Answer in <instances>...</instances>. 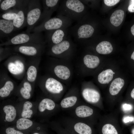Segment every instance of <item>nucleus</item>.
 <instances>
[{
    "label": "nucleus",
    "mask_w": 134,
    "mask_h": 134,
    "mask_svg": "<svg viewBox=\"0 0 134 134\" xmlns=\"http://www.w3.org/2000/svg\"><path fill=\"white\" fill-rule=\"evenodd\" d=\"M124 16V11L118 9L115 11L111 14L110 18L111 24L115 27L119 26L122 22Z\"/></svg>",
    "instance_id": "obj_30"
},
{
    "label": "nucleus",
    "mask_w": 134,
    "mask_h": 134,
    "mask_svg": "<svg viewBox=\"0 0 134 134\" xmlns=\"http://www.w3.org/2000/svg\"><path fill=\"white\" fill-rule=\"evenodd\" d=\"M33 89L32 84L24 78L17 91L21 97L25 99L28 100L31 98Z\"/></svg>",
    "instance_id": "obj_25"
},
{
    "label": "nucleus",
    "mask_w": 134,
    "mask_h": 134,
    "mask_svg": "<svg viewBox=\"0 0 134 134\" xmlns=\"http://www.w3.org/2000/svg\"><path fill=\"white\" fill-rule=\"evenodd\" d=\"M0 96L2 98L8 97L16 88L14 82L5 72L0 73Z\"/></svg>",
    "instance_id": "obj_17"
},
{
    "label": "nucleus",
    "mask_w": 134,
    "mask_h": 134,
    "mask_svg": "<svg viewBox=\"0 0 134 134\" xmlns=\"http://www.w3.org/2000/svg\"><path fill=\"white\" fill-rule=\"evenodd\" d=\"M48 74L68 85L72 79L73 69L71 61L50 57Z\"/></svg>",
    "instance_id": "obj_3"
},
{
    "label": "nucleus",
    "mask_w": 134,
    "mask_h": 134,
    "mask_svg": "<svg viewBox=\"0 0 134 134\" xmlns=\"http://www.w3.org/2000/svg\"><path fill=\"white\" fill-rule=\"evenodd\" d=\"M12 53L11 49L8 47H3L0 46V62L6 58L9 57Z\"/></svg>",
    "instance_id": "obj_35"
},
{
    "label": "nucleus",
    "mask_w": 134,
    "mask_h": 134,
    "mask_svg": "<svg viewBox=\"0 0 134 134\" xmlns=\"http://www.w3.org/2000/svg\"><path fill=\"white\" fill-rule=\"evenodd\" d=\"M126 69L124 59L108 58L93 77V82L102 89Z\"/></svg>",
    "instance_id": "obj_1"
},
{
    "label": "nucleus",
    "mask_w": 134,
    "mask_h": 134,
    "mask_svg": "<svg viewBox=\"0 0 134 134\" xmlns=\"http://www.w3.org/2000/svg\"><path fill=\"white\" fill-rule=\"evenodd\" d=\"M116 115L112 113L100 117L98 123L100 134H122Z\"/></svg>",
    "instance_id": "obj_12"
},
{
    "label": "nucleus",
    "mask_w": 134,
    "mask_h": 134,
    "mask_svg": "<svg viewBox=\"0 0 134 134\" xmlns=\"http://www.w3.org/2000/svg\"><path fill=\"white\" fill-rule=\"evenodd\" d=\"M38 81L40 87L47 97L54 100L60 99L67 89L65 84L48 74L41 76Z\"/></svg>",
    "instance_id": "obj_6"
},
{
    "label": "nucleus",
    "mask_w": 134,
    "mask_h": 134,
    "mask_svg": "<svg viewBox=\"0 0 134 134\" xmlns=\"http://www.w3.org/2000/svg\"><path fill=\"white\" fill-rule=\"evenodd\" d=\"M56 105L54 100L48 97L43 98L38 106L39 111L42 113L51 112L55 110Z\"/></svg>",
    "instance_id": "obj_26"
},
{
    "label": "nucleus",
    "mask_w": 134,
    "mask_h": 134,
    "mask_svg": "<svg viewBox=\"0 0 134 134\" xmlns=\"http://www.w3.org/2000/svg\"><path fill=\"white\" fill-rule=\"evenodd\" d=\"M131 32L132 34L134 36V24L131 27Z\"/></svg>",
    "instance_id": "obj_39"
},
{
    "label": "nucleus",
    "mask_w": 134,
    "mask_h": 134,
    "mask_svg": "<svg viewBox=\"0 0 134 134\" xmlns=\"http://www.w3.org/2000/svg\"><path fill=\"white\" fill-rule=\"evenodd\" d=\"M17 129L31 134L32 133L42 130L34 125L33 121L29 119L21 117L18 119L15 127Z\"/></svg>",
    "instance_id": "obj_24"
},
{
    "label": "nucleus",
    "mask_w": 134,
    "mask_h": 134,
    "mask_svg": "<svg viewBox=\"0 0 134 134\" xmlns=\"http://www.w3.org/2000/svg\"><path fill=\"white\" fill-rule=\"evenodd\" d=\"M67 126L72 127L78 134H93V130L89 123L78 120L66 119L63 122Z\"/></svg>",
    "instance_id": "obj_18"
},
{
    "label": "nucleus",
    "mask_w": 134,
    "mask_h": 134,
    "mask_svg": "<svg viewBox=\"0 0 134 134\" xmlns=\"http://www.w3.org/2000/svg\"><path fill=\"white\" fill-rule=\"evenodd\" d=\"M41 57H32V61L28 65L24 77L33 86L37 79Z\"/></svg>",
    "instance_id": "obj_22"
},
{
    "label": "nucleus",
    "mask_w": 134,
    "mask_h": 134,
    "mask_svg": "<svg viewBox=\"0 0 134 134\" xmlns=\"http://www.w3.org/2000/svg\"><path fill=\"white\" fill-rule=\"evenodd\" d=\"M133 121H134V118L133 119Z\"/></svg>",
    "instance_id": "obj_40"
},
{
    "label": "nucleus",
    "mask_w": 134,
    "mask_h": 134,
    "mask_svg": "<svg viewBox=\"0 0 134 134\" xmlns=\"http://www.w3.org/2000/svg\"><path fill=\"white\" fill-rule=\"evenodd\" d=\"M4 65L9 72L18 79L25 76L28 66L24 58L18 54L12 55L8 58Z\"/></svg>",
    "instance_id": "obj_10"
},
{
    "label": "nucleus",
    "mask_w": 134,
    "mask_h": 134,
    "mask_svg": "<svg viewBox=\"0 0 134 134\" xmlns=\"http://www.w3.org/2000/svg\"><path fill=\"white\" fill-rule=\"evenodd\" d=\"M69 34L68 28L46 31L45 38L46 46L61 42L67 38Z\"/></svg>",
    "instance_id": "obj_16"
},
{
    "label": "nucleus",
    "mask_w": 134,
    "mask_h": 134,
    "mask_svg": "<svg viewBox=\"0 0 134 134\" xmlns=\"http://www.w3.org/2000/svg\"><path fill=\"white\" fill-rule=\"evenodd\" d=\"M131 75L126 69L118 75L108 85L105 93L106 101L113 106L122 99V94L127 87Z\"/></svg>",
    "instance_id": "obj_2"
},
{
    "label": "nucleus",
    "mask_w": 134,
    "mask_h": 134,
    "mask_svg": "<svg viewBox=\"0 0 134 134\" xmlns=\"http://www.w3.org/2000/svg\"><path fill=\"white\" fill-rule=\"evenodd\" d=\"M18 8L10 9L0 14V18L5 20L13 21L17 15Z\"/></svg>",
    "instance_id": "obj_32"
},
{
    "label": "nucleus",
    "mask_w": 134,
    "mask_h": 134,
    "mask_svg": "<svg viewBox=\"0 0 134 134\" xmlns=\"http://www.w3.org/2000/svg\"><path fill=\"white\" fill-rule=\"evenodd\" d=\"M46 47V44L30 43L17 45L13 50L24 55L32 58L41 57Z\"/></svg>",
    "instance_id": "obj_14"
},
{
    "label": "nucleus",
    "mask_w": 134,
    "mask_h": 134,
    "mask_svg": "<svg viewBox=\"0 0 134 134\" xmlns=\"http://www.w3.org/2000/svg\"><path fill=\"white\" fill-rule=\"evenodd\" d=\"M80 94L86 102L100 110L104 109L100 91L93 81H84L82 83Z\"/></svg>",
    "instance_id": "obj_8"
},
{
    "label": "nucleus",
    "mask_w": 134,
    "mask_h": 134,
    "mask_svg": "<svg viewBox=\"0 0 134 134\" xmlns=\"http://www.w3.org/2000/svg\"><path fill=\"white\" fill-rule=\"evenodd\" d=\"M33 106L32 103L30 101H27L23 103L21 113V117L29 119L31 118L33 112L32 108Z\"/></svg>",
    "instance_id": "obj_31"
},
{
    "label": "nucleus",
    "mask_w": 134,
    "mask_h": 134,
    "mask_svg": "<svg viewBox=\"0 0 134 134\" xmlns=\"http://www.w3.org/2000/svg\"><path fill=\"white\" fill-rule=\"evenodd\" d=\"M30 43L46 44L45 37L41 32L32 33L26 32L15 35L7 41L1 43L0 46Z\"/></svg>",
    "instance_id": "obj_9"
},
{
    "label": "nucleus",
    "mask_w": 134,
    "mask_h": 134,
    "mask_svg": "<svg viewBox=\"0 0 134 134\" xmlns=\"http://www.w3.org/2000/svg\"><path fill=\"white\" fill-rule=\"evenodd\" d=\"M42 13L40 0H29L26 15L27 33L31 32L37 22L40 20Z\"/></svg>",
    "instance_id": "obj_13"
},
{
    "label": "nucleus",
    "mask_w": 134,
    "mask_h": 134,
    "mask_svg": "<svg viewBox=\"0 0 134 134\" xmlns=\"http://www.w3.org/2000/svg\"><path fill=\"white\" fill-rule=\"evenodd\" d=\"M4 114V120L7 123H11L15 119L17 116V111L15 107L10 104L5 105L3 107Z\"/></svg>",
    "instance_id": "obj_28"
},
{
    "label": "nucleus",
    "mask_w": 134,
    "mask_h": 134,
    "mask_svg": "<svg viewBox=\"0 0 134 134\" xmlns=\"http://www.w3.org/2000/svg\"><path fill=\"white\" fill-rule=\"evenodd\" d=\"M74 114L76 117L81 119L80 120L87 121L89 124L92 123L91 121L92 122V120L95 119L99 120L101 117L93 107L87 104L77 106L75 109Z\"/></svg>",
    "instance_id": "obj_15"
},
{
    "label": "nucleus",
    "mask_w": 134,
    "mask_h": 134,
    "mask_svg": "<svg viewBox=\"0 0 134 134\" xmlns=\"http://www.w3.org/2000/svg\"><path fill=\"white\" fill-rule=\"evenodd\" d=\"M85 49L86 51L99 55H109L113 51L112 44L106 41H101L97 44H89L86 47Z\"/></svg>",
    "instance_id": "obj_20"
},
{
    "label": "nucleus",
    "mask_w": 134,
    "mask_h": 134,
    "mask_svg": "<svg viewBox=\"0 0 134 134\" xmlns=\"http://www.w3.org/2000/svg\"><path fill=\"white\" fill-rule=\"evenodd\" d=\"M42 130L38 131L32 133L31 134H44Z\"/></svg>",
    "instance_id": "obj_38"
},
{
    "label": "nucleus",
    "mask_w": 134,
    "mask_h": 134,
    "mask_svg": "<svg viewBox=\"0 0 134 134\" xmlns=\"http://www.w3.org/2000/svg\"><path fill=\"white\" fill-rule=\"evenodd\" d=\"M47 47L46 53L50 57L71 61L77 51L76 45L72 41L69 34L61 42Z\"/></svg>",
    "instance_id": "obj_5"
},
{
    "label": "nucleus",
    "mask_w": 134,
    "mask_h": 134,
    "mask_svg": "<svg viewBox=\"0 0 134 134\" xmlns=\"http://www.w3.org/2000/svg\"><path fill=\"white\" fill-rule=\"evenodd\" d=\"M0 134H30L18 130L14 127H5L0 129Z\"/></svg>",
    "instance_id": "obj_34"
},
{
    "label": "nucleus",
    "mask_w": 134,
    "mask_h": 134,
    "mask_svg": "<svg viewBox=\"0 0 134 134\" xmlns=\"http://www.w3.org/2000/svg\"><path fill=\"white\" fill-rule=\"evenodd\" d=\"M72 21L66 17L57 16L42 22L39 25L35 27L31 32L41 33L62 28H68Z\"/></svg>",
    "instance_id": "obj_11"
},
{
    "label": "nucleus",
    "mask_w": 134,
    "mask_h": 134,
    "mask_svg": "<svg viewBox=\"0 0 134 134\" xmlns=\"http://www.w3.org/2000/svg\"><path fill=\"white\" fill-rule=\"evenodd\" d=\"M85 9L80 0H61L57 16H65L78 22L85 15Z\"/></svg>",
    "instance_id": "obj_7"
},
{
    "label": "nucleus",
    "mask_w": 134,
    "mask_h": 134,
    "mask_svg": "<svg viewBox=\"0 0 134 134\" xmlns=\"http://www.w3.org/2000/svg\"><path fill=\"white\" fill-rule=\"evenodd\" d=\"M86 51L82 55L78 64V73L83 77L93 76L109 58Z\"/></svg>",
    "instance_id": "obj_4"
},
{
    "label": "nucleus",
    "mask_w": 134,
    "mask_h": 134,
    "mask_svg": "<svg viewBox=\"0 0 134 134\" xmlns=\"http://www.w3.org/2000/svg\"><path fill=\"white\" fill-rule=\"evenodd\" d=\"M13 21L0 19V37H4L9 36L14 31H15Z\"/></svg>",
    "instance_id": "obj_27"
},
{
    "label": "nucleus",
    "mask_w": 134,
    "mask_h": 134,
    "mask_svg": "<svg viewBox=\"0 0 134 134\" xmlns=\"http://www.w3.org/2000/svg\"><path fill=\"white\" fill-rule=\"evenodd\" d=\"M125 102L134 101V81L130 84L124 100Z\"/></svg>",
    "instance_id": "obj_33"
},
{
    "label": "nucleus",
    "mask_w": 134,
    "mask_h": 134,
    "mask_svg": "<svg viewBox=\"0 0 134 134\" xmlns=\"http://www.w3.org/2000/svg\"><path fill=\"white\" fill-rule=\"evenodd\" d=\"M42 1L43 10L40 20L42 22L51 18L53 13L57 11L61 0H44Z\"/></svg>",
    "instance_id": "obj_23"
},
{
    "label": "nucleus",
    "mask_w": 134,
    "mask_h": 134,
    "mask_svg": "<svg viewBox=\"0 0 134 134\" xmlns=\"http://www.w3.org/2000/svg\"><path fill=\"white\" fill-rule=\"evenodd\" d=\"M128 10L130 12H134V0H130V3L128 7Z\"/></svg>",
    "instance_id": "obj_37"
},
{
    "label": "nucleus",
    "mask_w": 134,
    "mask_h": 134,
    "mask_svg": "<svg viewBox=\"0 0 134 134\" xmlns=\"http://www.w3.org/2000/svg\"><path fill=\"white\" fill-rule=\"evenodd\" d=\"M29 1L23 0L18 8L17 15L13 21L16 30L22 29L27 26L26 15Z\"/></svg>",
    "instance_id": "obj_21"
},
{
    "label": "nucleus",
    "mask_w": 134,
    "mask_h": 134,
    "mask_svg": "<svg viewBox=\"0 0 134 134\" xmlns=\"http://www.w3.org/2000/svg\"><path fill=\"white\" fill-rule=\"evenodd\" d=\"M79 94L76 87H71L61 100V107L64 109H68L74 107L79 101Z\"/></svg>",
    "instance_id": "obj_19"
},
{
    "label": "nucleus",
    "mask_w": 134,
    "mask_h": 134,
    "mask_svg": "<svg viewBox=\"0 0 134 134\" xmlns=\"http://www.w3.org/2000/svg\"><path fill=\"white\" fill-rule=\"evenodd\" d=\"M0 11L4 12L11 8H18L23 2V0H0Z\"/></svg>",
    "instance_id": "obj_29"
},
{
    "label": "nucleus",
    "mask_w": 134,
    "mask_h": 134,
    "mask_svg": "<svg viewBox=\"0 0 134 134\" xmlns=\"http://www.w3.org/2000/svg\"><path fill=\"white\" fill-rule=\"evenodd\" d=\"M120 0H104L105 4L108 6H112L117 4Z\"/></svg>",
    "instance_id": "obj_36"
}]
</instances>
